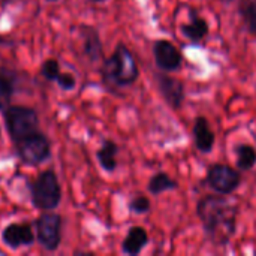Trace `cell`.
I'll list each match as a JSON object with an SVG mask.
<instances>
[{
	"mask_svg": "<svg viewBox=\"0 0 256 256\" xmlns=\"http://www.w3.org/2000/svg\"><path fill=\"white\" fill-rule=\"evenodd\" d=\"M30 196L32 204L42 212H51L60 204L62 188L52 170L42 171L34 178L30 186Z\"/></svg>",
	"mask_w": 256,
	"mask_h": 256,
	"instance_id": "3957f363",
	"label": "cell"
},
{
	"mask_svg": "<svg viewBox=\"0 0 256 256\" xmlns=\"http://www.w3.org/2000/svg\"><path fill=\"white\" fill-rule=\"evenodd\" d=\"M60 63L54 58H46L42 64H40V75L46 80V81H56L57 76L60 75Z\"/></svg>",
	"mask_w": 256,
	"mask_h": 256,
	"instance_id": "d6986e66",
	"label": "cell"
},
{
	"mask_svg": "<svg viewBox=\"0 0 256 256\" xmlns=\"http://www.w3.org/2000/svg\"><path fill=\"white\" fill-rule=\"evenodd\" d=\"M159 92L164 98V100L174 110H180L184 100V84L166 74L156 75Z\"/></svg>",
	"mask_w": 256,
	"mask_h": 256,
	"instance_id": "ba28073f",
	"label": "cell"
},
{
	"mask_svg": "<svg viewBox=\"0 0 256 256\" xmlns=\"http://www.w3.org/2000/svg\"><path fill=\"white\" fill-rule=\"evenodd\" d=\"M81 36H82V51L84 56L90 62H98L102 57L104 48L100 42V36L98 30L92 26H81L80 27Z\"/></svg>",
	"mask_w": 256,
	"mask_h": 256,
	"instance_id": "8fae6325",
	"label": "cell"
},
{
	"mask_svg": "<svg viewBox=\"0 0 256 256\" xmlns=\"http://www.w3.org/2000/svg\"><path fill=\"white\" fill-rule=\"evenodd\" d=\"M117 153H118V146L111 141L105 140L100 146V148L96 152V158L99 165L102 166L104 171L106 172H114L117 168Z\"/></svg>",
	"mask_w": 256,
	"mask_h": 256,
	"instance_id": "5bb4252c",
	"label": "cell"
},
{
	"mask_svg": "<svg viewBox=\"0 0 256 256\" xmlns=\"http://www.w3.org/2000/svg\"><path fill=\"white\" fill-rule=\"evenodd\" d=\"M88 2H92V3H104L105 0H88Z\"/></svg>",
	"mask_w": 256,
	"mask_h": 256,
	"instance_id": "603a6c76",
	"label": "cell"
},
{
	"mask_svg": "<svg viewBox=\"0 0 256 256\" xmlns=\"http://www.w3.org/2000/svg\"><path fill=\"white\" fill-rule=\"evenodd\" d=\"M207 183L219 195H230L237 190L242 183V177L232 166L216 164L207 171Z\"/></svg>",
	"mask_w": 256,
	"mask_h": 256,
	"instance_id": "52a82bcc",
	"label": "cell"
},
{
	"mask_svg": "<svg viewBox=\"0 0 256 256\" xmlns=\"http://www.w3.org/2000/svg\"><path fill=\"white\" fill-rule=\"evenodd\" d=\"M3 2H12V0H3Z\"/></svg>",
	"mask_w": 256,
	"mask_h": 256,
	"instance_id": "484cf974",
	"label": "cell"
},
{
	"mask_svg": "<svg viewBox=\"0 0 256 256\" xmlns=\"http://www.w3.org/2000/svg\"><path fill=\"white\" fill-rule=\"evenodd\" d=\"M177 182L176 180H172L168 174H165V172H158V174H154L152 178H150V182H148V190H150V194H153V195H159V194H164V192H166V190H174V189H177Z\"/></svg>",
	"mask_w": 256,
	"mask_h": 256,
	"instance_id": "e0dca14e",
	"label": "cell"
},
{
	"mask_svg": "<svg viewBox=\"0 0 256 256\" xmlns=\"http://www.w3.org/2000/svg\"><path fill=\"white\" fill-rule=\"evenodd\" d=\"M196 214L207 237L216 246H225L234 236L238 207L226 196H204L196 206Z\"/></svg>",
	"mask_w": 256,
	"mask_h": 256,
	"instance_id": "6da1fadb",
	"label": "cell"
},
{
	"mask_svg": "<svg viewBox=\"0 0 256 256\" xmlns=\"http://www.w3.org/2000/svg\"><path fill=\"white\" fill-rule=\"evenodd\" d=\"M150 200L146 198L144 195H136L130 200L129 202V208L132 213H136V214H144L147 212H150Z\"/></svg>",
	"mask_w": 256,
	"mask_h": 256,
	"instance_id": "44dd1931",
	"label": "cell"
},
{
	"mask_svg": "<svg viewBox=\"0 0 256 256\" xmlns=\"http://www.w3.org/2000/svg\"><path fill=\"white\" fill-rule=\"evenodd\" d=\"M182 33L188 39H190L194 42H200L201 39H204L208 34V24L204 18L194 15L190 22L182 26Z\"/></svg>",
	"mask_w": 256,
	"mask_h": 256,
	"instance_id": "9a60e30c",
	"label": "cell"
},
{
	"mask_svg": "<svg viewBox=\"0 0 256 256\" xmlns=\"http://www.w3.org/2000/svg\"><path fill=\"white\" fill-rule=\"evenodd\" d=\"M192 132H194L195 147L202 153L212 152L216 138H214V132L212 130L210 123H208V120L206 117H196Z\"/></svg>",
	"mask_w": 256,
	"mask_h": 256,
	"instance_id": "7c38bea8",
	"label": "cell"
},
{
	"mask_svg": "<svg viewBox=\"0 0 256 256\" xmlns=\"http://www.w3.org/2000/svg\"><path fill=\"white\" fill-rule=\"evenodd\" d=\"M148 243V234L142 226H132L128 231L126 238L122 243V250L126 255L135 256L141 254V250L146 248V244Z\"/></svg>",
	"mask_w": 256,
	"mask_h": 256,
	"instance_id": "4fadbf2b",
	"label": "cell"
},
{
	"mask_svg": "<svg viewBox=\"0 0 256 256\" xmlns=\"http://www.w3.org/2000/svg\"><path fill=\"white\" fill-rule=\"evenodd\" d=\"M153 54H154L158 68L162 70L172 72V70H177L182 64V54L177 50V46L172 45L170 40H165V39L156 40L153 46Z\"/></svg>",
	"mask_w": 256,
	"mask_h": 256,
	"instance_id": "9c48e42d",
	"label": "cell"
},
{
	"mask_svg": "<svg viewBox=\"0 0 256 256\" xmlns=\"http://www.w3.org/2000/svg\"><path fill=\"white\" fill-rule=\"evenodd\" d=\"M140 76L138 63L124 44H118L114 52L102 64V80L105 86L112 88L132 86Z\"/></svg>",
	"mask_w": 256,
	"mask_h": 256,
	"instance_id": "7a4b0ae2",
	"label": "cell"
},
{
	"mask_svg": "<svg viewBox=\"0 0 256 256\" xmlns=\"http://www.w3.org/2000/svg\"><path fill=\"white\" fill-rule=\"evenodd\" d=\"M36 238L39 244L54 252L62 242V218L57 213L45 212L36 220Z\"/></svg>",
	"mask_w": 256,
	"mask_h": 256,
	"instance_id": "8992f818",
	"label": "cell"
},
{
	"mask_svg": "<svg viewBox=\"0 0 256 256\" xmlns=\"http://www.w3.org/2000/svg\"><path fill=\"white\" fill-rule=\"evenodd\" d=\"M46 2H57V0H46Z\"/></svg>",
	"mask_w": 256,
	"mask_h": 256,
	"instance_id": "cb8c5ba5",
	"label": "cell"
},
{
	"mask_svg": "<svg viewBox=\"0 0 256 256\" xmlns=\"http://www.w3.org/2000/svg\"><path fill=\"white\" fill-rule=\"evenodd\" d=\"M2 242L10 249H20L30 246L34 242V234L28 224H9L2 231Z\"/></svg>",
	"mask_w": 256,
	"mask_h": 256,
	"instance_id": "30bf717a",
	"label": "cell"
},
{
	"mask_svg": "<svg viewBox=\"0 0 256 256\" xmlns=\"http://www.w3.org/2000/svg\"><path fill=\"white\" fill-rule=\"evenodd\" d=\"M12 94H14V82H12V78L8 76V75H4L0 70V110L2 111L6 106L10 105Z\"/></svg>",
	"mask_w": 256,
	"mask_h": 256,
	"instance_id": "ac0fdd59",
	"label": "cell"
},
{
	"mask_svg": "<svg viewBox=\"0 0 256 256\" xmlns=\"http://www.w3.org/2000/svg\"><path fill=\"white\" fill-rule=\"evenodd\" d=\"M237 166L242 171H250L256 165V148L250 144H240L236 147Z\"/></svg>",
	"mask_w": 256,
	"mask_h": 256,
	"instance_id": "2e32d148",
	"label": "cell"
},
{
	"mask_svg": "<svg viewBox=\"0 0 256 256\" xmlns=\"http://www.w3.org/2000/svg\"><path fill=\"white\" fill-rule=\"evenodd\" d=\"M16 154L24 165L36 166L44 164L51 154V144L46 135L36 130L15 142Z\"/></svg>",
	"mask_w": 256,
	"mask_h": 256,
	"instance_id": "5b68a950",
	"label": "cell"
},
{
	"mask_svg": "<svg viewBox=\"0 0 256 256\" xmlns=\"http://www.w3.org/2000/svg\"><path fill=\"white\" fill-rule=\"evenodd\" d=\"M224 2H226V3H228V2H232V0H224Z\"/></svg>",
	"mask_w": 256,
	"mask_h": 256,
	"instance_id": "d4e9b609",
	"label": "cell"
},
{
	"mask_svg": "<svg viewBox=\"0 0 256 256\" xmlns=\"http://www.w3.org/2000/svg\"><path fill=\"white\" fill-rule=\"evenodd\" d=\"M3 120L6 130L14 142L38 130V112L24 105H9L3 110Z\"/></svg>",
	"mask_w": 256,
	"mask_h": 256,
	"instance_id": "277c9868",
	"label": "cell"
},
{
	"mask_svg": "<svg viewBox=\"0 0 256 256\" xmlns=\"http://www.w3.org/2000/svg\"><path fill=\"white\" fill-rule=\"evenodd\" d=\"M242 15L248 26V30L256 36V2L246 3V6L242 8Z\"/></svg>",
	"mask_w": 256,
	"mask_h": 256,
	"instance_id": "ffe728a7",
	"label": "cell"
},
{
	"mask_svg": "<svg viewBox=\"0 0 256 256\" xmlns=\"http://www.w3.org/2000/svg\"><path fill=\"white\" fill-rule=\"evenodd\" d=\"M57 84L63 88V90H74L76 86V78L74 74L69 72H60V75L57 76Z\"/></svg>",
	"mask_w": 256,
	"mask_h": 256,
	"instance_id": "7402d4cb",
	"label": "cell"
},
{
	"mask_svg": "<svg viewBox=\"0 0 256 256\" xmlns=\"http://www.w3.org/2000/svg\"><path fill=\"white\" fill-rule=\"evenodd\" d=\"M0 134H2V130H0Z\"/></svg>",
	"mask_w": 256,
	"mask_h": 256,
	"instance_id": "4316f807",
	"label": "cell"
}]
</instances>
